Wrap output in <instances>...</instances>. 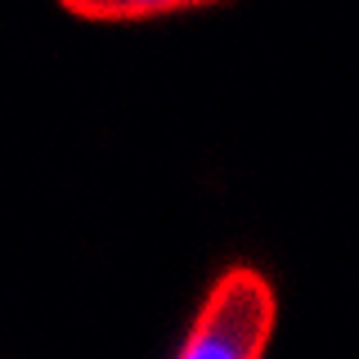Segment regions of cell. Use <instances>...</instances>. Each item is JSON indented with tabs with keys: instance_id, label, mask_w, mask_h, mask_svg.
<instances>
[{
	"instance_id": "cell-2",
	"label": "cell",
	"mask_w": 359,
	"mask_h": 359,
	"mask_svg": "<svg viewBox=\"0 0 359 359\" xmlns=\"http://www.w3.org/2000/svg\"><path fill=\"white\" fill-rule=\"evenodd\" d=\"M59 5L72 18H86V22H135V18L207 9V5H220V0H59Z\"/></svg>"
},
{
	"instance_id": "cell-1",
	"label": "cell",
	"mask_w": 359,
	"mask_h": 359,
	"mask_svg": "<svg viewBox=\"0 0 359 359\" xmlns=\"http://www.w3.org/2000/svg\"><path fill=\"white\" fill-rule=\"evenodd\" d=\"M278 297L256 265H229L211 283L175 359H265Z\"/></svg>"
}]
</instances>
